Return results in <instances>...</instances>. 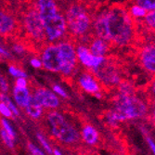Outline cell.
Masks as SVG:
<instances>
[{"instance_id":"1","label":"cell","mask_w":155,"mask_h":155,"mask_svg":"<svg viewBox=\"0 0 155 155\" xmlns=\"http://www.w3.org/2000/svg\"><path fill=\"white\" fill-rule=\"evenodd\" d=\"M104 13L109 43L119 47L128 45L135 35V26L128 11L121 6H114Z\"/></svg>"},{"instance_id":"2","label":"cell","mask_w":155,"mask_h":155,"mask_svg":"<svg viewBox=\"0 0 155 155\" xmlns=\"http://www.w3.org/2000/svg\"><path fill=\"white\" fill-rule=\"evenodd\" d=\"M148 108L140 98L134 94H119L115 98L110 112L120 122L138 119L145 116Z\"/></svg>"},{"instance_id":"3","label":"cell","mask_w":155,"mask_h":155,"mask_svg":"<svg viewBox=\"0 0 155 155\" xmlns=\"http://www.w3.org/2000/svg\"><path fill=\"white\" fill-rule=\"evenodd\" d=\"M47 124L51 135L60 142L73 145L80 140V133L61 112L51 110L47 114Z\"/></svg>"},{"instance_id":"4","label":"cell","mask_w":155,"mask_h":155,"mask_svg":"<svg viewBox=\"0 0 155 155\" xmlns=\"http://www.w3.org/2000/svg\"><path fill=\"white\" fill-rule=\"evenodd\" d=\"M65 21L67 31L75 37H84L90 31L92 20L84 7L73 4L66 11Z\"/></svg>"},{"instance_id":"5","label":"cell","mask_w":155,"mask_h":155,"mask_svg":"<svg viewBox=\"0 0 155 155\" xmlns=\"http://www.w3.org/2000/svg\"><path fill=\"white\" fill-rule=\"evenodd\" d=\"M42 23L44 26L46 40L51 43L61 39L67 32L65 17L60 11L43 19Z\"/></svg>"},{"instance_id":"6","label":"cell","mask_w":155,"mask_h":155,"mask_svg":"<svg viewBox=\"0 0 155 155\" xmlns=\"http://www.w3.org/2000/svg\"><path fill=\"white\" fill-rule=\"evenodd\" d=\"M24 28L34 40L36 42L46 41L44 26L35 8L28 10L24 15Z\"/></svg>"},{"instance_id":"7","label":"cell","mask_w":155,"mask_h":155,"mask_svg":"<svg viewBox=\"0 0 155 155\" xmlns=\"http://www.w3.org/2000/svg\"><path fill=\"white\" fill-rule=\"evenodd\" d=\"M42 66L52 73H61L62 60L58 44H49L42 51Z\"/></svg>"},{"instance_id":"8","label":"cell","mask_w":155,"mask_h":155,"mask_svg":"<svg viewBox=\"0 0 155 155\" xmlns=\"http://www.w3.org/2000/svg\"><path fill=\"white\" fill-rule=\"evenodd\" d=\"M61 60H62V69L61 74L66 76H71L77 65V56L76 49L74 46L69 41H62L58 44Z\"/></svg>"},{"instance_id":"9","label":"cell","mask_w":155,"mask_h":155,"mask_svg":"<svg viewBox=\"0 0 155 155\" xmlns=\"http://www.w3.org/2000/svg\"><path fill=\"white\" fill-rule=\"evenodd\" d=\"M92 71L98 79L103 82V84L115 86L121 82L119 74L114 63L110 62L108 60H106V58L100 66L92 70Z\"/></svg>"},{"instance_id":"10","label":"cell","mask_w":155,"mask_h":155,"mask_svg":"<svg viewBox=\"0 0 155 155\" xmlns=\"http://www.w3.org/2000/svg\"><path fill=\"white\" fill-rule=\"evenodd\" d=\"M32 95L44 109H48L50 110H56L61 105V101L58 96L47 88L38 87L34 91Z\"/></svg>"},{"instance_id":"11","label":"cell","mask_w":155,"mask_h":155,"mask_svg":"<svg viewBox=\"0 0 155 155\" xmlns=\"http://www.w3.org/2000/svg\"><path fill=\"white\" fill-rule=\"evenodd\" d=\"M75 49L77 61H79L83 65L89 68L90 70H94L98 67L105 60V57H97V56L92 55L88 48L84 45H80Z\"/></svg>"},{"instance_id":"12","label":"cell","mask_w":155,"mask_h":155,"mask_svg":"<svg viewBox=\"0 0 155 155\" xmlns=\"http://www.w3.org/2000/svg\"><path fill=\"white\" fill-rule=\"evenodd\" d=\"M17 31V21L13 16L3 9H0V35L8 36Z\"/></svg>"},{"instance_id":"13","label":"cell","mask_w":155,"mask_h":155,"mask_svg":"<svg viewBox=\"0 0 155 155\" xmlns=\"http://www.w3.org/2000/svg\"><path fill=\"white\" fill-rule=\"evenodd\" d=\"M35 8L38 12L41 21L59 11L55 0H36Z\"/></svg>"},{"instance_id":"14","label":"cell","mask_w":155,"mask_h":155,"mask_svg":"<svg viewBox=\"0 0 155 155\" xmlns=\"http://www.w3.org/2000/svg\"><path fill=\"white\" fill-rule=\"evenodd\" d=\"M81 88L89 94H96L101 92V87L96 78L90 74H83L78 80Z\"/></svg>"},{"instance_id":"15","label":"cell","mask_w":155,"mask_h":155,"mask_svg":"<svg viewBox=\"0 0 155 155\" xmlns=\"http://www.w3.org/2000/svg\"><path fill=\"white\" fill-rule=\"evenodd\" d=\"M143 67L149 73L154 74L155 71V48L153 45H149L143 48L140 56Z\"/></svg>"},{"instance_id":"16","label":"cell","mask_w":155,"mask_h":155,"mask_svg":"<svg viewBox=\"0 0 155 155\" xmlns=\"http://www.w3.org/2000/svg\"><path fill=\"white\" fill-rule=\"evenodd\" d=\"M110 45V44L108 41L97 36L96 38H93L90 41L88 49L94 56H97V57H105L109 52Z\"/></svg>"},{"instance_id":"17","label":"cell","mask_w":155,"mask_h":155,"mask_svg":"<svg viewBox=\"0 0 155 155\" xmlns=\"http://www.w3.org/2000/svg\"><path fill=\"white\" fill-rule=\"evenodd\" d=\"M23 109L25 110L26 114L35 120L40 119L44 114V108L40 105V103L35 100L33 95H30L28 101Z\"/></svg>"},{"instance_id":"18","label":"cell","mask_w":155,"mask_h":155,"mask_svg":"<svg viewBox=\"0 0 155 155\" xmlns=\"http://www.w3.org/2000/svg\"><path fill=\"white\" fill-rule=\"evenodd\" d=\"M80 137L86 144L89 146H94L98 142L100 135H98V132L96 130L95 127H93L90 124H87L83 126L80 133Z\"/></svg>"},{"instance_id":"19","label":"cell","mask_w":155,"mask_h":155,"mask_svg":"<svg viewBox=\"0 0 155 155\" xmlns=\"http://www.w3.org/2000/svg\"><path fill=\"white\" fill-rule=\"evenodd\" d=\"M94 31L96 33V35L101 39H104L108 41L107 37V29H106V22H105V13L102 11L100 15L97 17V19L94 21Z\"/></svg>"},{"instance_id":"20","label":"cell","mask_w":155,"mask_h":155,"mask_svg":"<svg viewBox=\"0 0 155 155\" xmlns=\"http://www.w3.org/2000/svg\"><path fill=\"white\" fill-rule=\"evenodd\" d=\"M30 95L31 93L28 87H19L15 86L13 88V97L17 105L21 108H24Z\"/></svg>"},{"instance_id":"21","label":"cell","mask_w":155,"mask_h":155,"mask_svg":"<svg viewBox=\"0 0 155 155\" xmlns=\"http://www.w3.org/2000/svg\"><path fill=\"white\" fill-rule=\"evenodd\" d=\"M0 101L5 103L9 108V110H11L13 115H15V116H19L20 115V110H19L18 107L15 104H14V102L8 97V96H7L4 93L0 94Z\"/></svg>"},{"instance_id":"22","label":"cell","mask_w":155,"mask_h":155,"mask_svg":"<svg viewBox=\"0 0 155 155\" xmlns=\"http://www.w3.org/2000/svg\"><path fill=\"white\" fill-rule=\"evenodd\" d=\"M0 138H1L4 145L8 149H13L15 146V139L12 138L3 128L0 129Z\"/></svg>"},{"instance_id":"23","label":"cell","mask_w":155,"mask_h":155,"mask_svg":"<svg viewBox=\"0 0 155 155\" xmlns=\"http://www.w3.org/2000/svg\"><path fill=\"white\" fill-rule=\"evenodd\" d=\"M147 10L143 8L142 7H140L138 5H133L130 8V13L129 15L133 18H144L145 15L147 14Z\"/></svg>"},{"instance_id":"24","label":"cell","mask_w":155,"mask_h":155,"mask_svg":"<svg viewBox=\"0 0 155 155\" xmlns=\"http://www.w3.org/2000/svg\"><path fill=\"white\" fill-rule=\"evenodd\" d=\"M0 123H1V126L2 128L14 139H16V132L15 130L13 129V126L11 125V124L9 123V121L7 119V118H2L1 121H0Z\"/></svg>"},{"instance_id":"25","label":"cell","mask_w":155,"mask_h":155,"mask_svg":"<svg viewBox=\"0 0 155 155\" xmlns=\"http://www.w3.org/2000/svg\"><path fill=\"white\" fill-rule=\"evenodd\" d=\"M36 137H37V140H38V142L40 143V145L43 147V149L49 154H52V147L51 145L49 144V142L47 140L46 137L43 135V134H41V133H37L36 134Z\"/></svg>"},{"instance_id":"26","label":"cell","mask_w":155,"mask_h":155,"mask_svg":"<svg viewBox=\"0 0 155 155\" xmlns=\"http://www.w3.org/2000/svg\"><path fill=\"white\" fill-rule=\"evenodd\" d=\"M137 5L142 7L147 11H152L155 9V0H136Z\"/></svg>"},{"instance_id":"27","label":"cell","mask_w":155,"mask_h":155,"mask_svg":"<svg viewBox=\"0 0 155 155\" xmlns=\"http://www.w3.org/2000/svg\"><path fill=\"white\" fill-rule=\"evenodd\" d=\"M145 22L147 23L148 27L151 28V30H154V26H155V12L154 10L152 11H148L147 14L145 15Z\"/></svg>"},{"instance_id":"28","label":"cell","mask_w":155,"mask_h":155,"mask_svg":"<svg viewBox=\"0 0 155 155\" xmlns=\"http://www.w3.org/2000/svg\"><path fill=\"white\" fill-rule=\"evenodd\" d=\"M0 114H1L4 118H11L13 117V114L9 108L3 102L0 101Z\"/></svg>"},{"instance_id":"29","label":"cell","mask_w":155,"mask_h":155,"mask_svg":"<svg viewBox=\"0 0 155 155\" xmlns=\"http://www.w3.org/2000/svg\"><path fill=\"white\" fill-rule=\"evenodd\" d=\"M8 72L14 77H17V78L18 77H26V74L24 72H22L21 70H20L19 68H16L15 66H9Z\"/></svg>"},{"instance_id":"30","label":"cell","mask_w":155,"mask_h":155,"mask_svg":"<svg viewBox=\"0 0 155 155\" xmlns=\"http://www.w3.org/2000/svg\"><path fill=\"white\" fill-rule=\"evenodd\" d=\"M28 150H29L31 155H46L45 152L40 150L37 146H35L33 143H28Z\"/></svg>"},{"instance_id":"31","label":"cell","mask_w":155,"mask_h":155,"mask_svg":"<svg viewBox=\"0 0 155 155\" xmlns=\"http://www.w3.org/2000/svg\"><path fill=\"white\" fill-rule=\"evenodd\" d=\"M52 89H53V91H54V93L56 95H58V96H60V97H61L63 98H67L68 97V95L65 92V90L61 86H59V84H54Z\"/></svg>"},{"instance_id":"32","label":"cell","mask_w":155,"mask_h":155,"mask_svg":"<svg viewBox=\"0 0 155 155\" xmlns=\"http://www.w3.org/2000/svg\"><path fill=\"white\" fill-rule=\"evenodd\" d=\"M15 86L19 87H27L28 86L27 80L25 79V77H18L15 83Z\"/></svg>"},{"instance_id":"33","label":"cell","mask_w":155,"mask_h":155,"mask_svg":"<svg viewBox=\"0 0 155 155\" xmlns=\"http://www.w3.org/2000/svg\"><path fill=\"white\" fill-rule=\"evenodd\" d=\"M0 89L2 92H8V84L3 76H0Z\"/></svg>"},{"instance_id":"34","label":"cell","mask_w":155,"mask_h":155,"mask_svg":"<svg viewBox=\"0 0 155 155\" xmlns=\"http://www.w3.org/2000/svg\"><path fill=\"white\" fill-rule=\"evenodd\" d=\"M30 63H31V65H32L34 68H36V69H38V68H41V67H42L41 60L37 59V58H34V59H32V60H31V61H30Z\"/></svg>"},{"instance_id":"35","label":"cell","mask_w":155,"mask_h":155,"mask_svg":"<svg viewBox=\"0 0 155 155\" xmlns=\"http://www.w3.org/2000/svg\"><path fill=\"white\" fill-rule=\"evenodd\" d=\"M146 140H147V143H148V145H149V147H150L152 154H154L155 153V144H154L153 139L151 137H146Z\"/></svg>"},{"instance_id":"36","label":"cell","mask_w":155,"mask_h":155,"mask_svg":"<svg viewBox=\"0 0 155 155\" xmlns=\"http://www.w3.org/2000/svg\"><path fill=\"white\" fill-rule=\"evenodd\" d=\"M13 49H14V51H15L16 53H19V54H21V53H23V51H24L23 46L19 45V44L14 45V46H13Z\"/></svg>"},{"instance_id":"37","label":"cell","mask_w":155,"mask_h":155,"mask_svg":"<svg viewBox=\"0 0 155 155\" xmlns=\"http://www.w3.org/2000/svg\"><path fill=\"white\" fill-rule=\"evenodd\" d=\"M0 55L5 56V57H8V56H9V54L7 52V50H5L3 48H0Z\"/></svg>"},{"instance_id":"38","label":"cell","mask_w":155,"mask_h":155,"mask_svg":"<svg viewBox=\"0 0 155 155\" xmlns=\"http://www.w3.org/2000/svg\"><path fill=\"white\" fill-rule=\"evenodd\" d=\"M52 154H53V155H63V154L61 153V151H60V150H57V149H54V150H52Z\"/></svg>"}]
</instances>
